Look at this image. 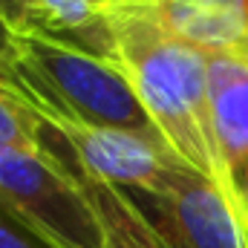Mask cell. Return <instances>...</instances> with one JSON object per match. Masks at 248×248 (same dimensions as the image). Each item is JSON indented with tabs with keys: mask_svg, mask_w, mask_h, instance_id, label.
Listing matches in <instances>:
<instances>
[{
	"mask_svg": "<svg viewBox=\"0 0 248 248\" xmlns=\"http://www.w3.org/2000/svg\"><path fill=\"white\" fill-rule=\"evenodd\" d=\"M116 32V66L130 78L144 110L162 130L173 153L225 190L248 219L231 185L211 119L208 52L170 38L153 20L130 12L110 15Z\"/></svg>",
	"mask_w": 248,
	"mask_h": 248,
	"instance_id": "obj_1",
	"label": "cell"
},
{
	"mask_svg": "<svg viewBox=\"0 0 248 248\" xmlns=\"http://www.w3.org/2000/svg\"><path fill=\"white\" fill-rule=\"evenodd\" d=\"M17 44L20 98L44 122L119 130L173 153L162 130L144 110L130 78L116 63L35 32H20Z\"/></svg>",
	"mask_w": 248,
	"mask_h": 248,
	"instance_id": "obj_2",
	"label": "cell"
},
{
	"mask_svg": "<svg viewBox=\"0 0 248 248\" xmlns=\"http://www.w3.org/2000/svg\"><path fill=\"white\" fill-rule=\"evenodd\" d=\"M0 205L52 248H113L84 185L49 150L0 147Z\"/></svg>",
	"mask_w": 248,
	"mask_h": 248,
	"instance_id": "obj_3",
	"label": "cell"
},
{
	"mask_svg": "<svg viewBox=\"0 0 248 248\" xmlns=\"http://www.w3.org/2000/svg\"><path fill=\"white\" fill-rule=\"evenodd\" d=\"M168 248H248V219L225 190L179 162L162 190H124Z\"/></svg>",
	"mask_w": 248,
	"mask_h": 248,
	"instance_id": "obj_4",
	"label": "cell"
},
{
	"mask_svg": "<svg viewBox=\"0 0 248 248\" xmlns=\"http://www.w3.org/2000/svg\"><path fill=\"white\" fill-rule=\"evenodd\" d=\"M46 127L63 144V150L46 144V150L61 165L75 168L119 190L156 193L165 187L168 173L182 162L176 153L119 130H95L66 122H46Z\"/></svg>",
	"mask_w": 248,
	"mask_h": 248,
	"instance_id": "obj_5",
	"label": "cell"
},
{
	"mask_svg": "<svg viewBox=\"0 0 248 248\" xmlns=\"http://www.w3.org/2000/svg\"><path fill=\"white\" fill-rule=\"evenodd\" d=\"M113 12L141 15L170 38L208 55H234L248 61L246 0H110L107 15Z\"/></svg>",
	"mask_w": 248,
	"mask_h": 248,
	"instance_id": "obj_6",
	"label": "cell"
},
{
	"mask_svg": "<svg viewBox=\"0 0 248 248\" xmlns=\"http://www.w3.org/2000/svg\"><path fill=\"white\" fill-rule=\"evenodd\" d=\"M208 87L219 156L248 214V61L234 55H208Z\"/></svg>",
	"mask_w": 248,
	"mask_h": 248,
	"instance_id": "obj_7",
	"label": "cell"
},
{
	"mask_svg": "<svg viewBox=\"0 0 248 248\" xmlns=\"http://www.w3.org/2000/svg\"><path fill=\"white\" fill-rule=\"evenodd\" d=\"M29 32L116 63V32L104 0H35Z\"/></svg>",
	"mask_w": 248,
	"mask_h": 248,
	"instance_id": "obj_8",
	"label": "cell"
},
{
	"mask_svg": "<svg viewBox=\"0 0 248 248\" xmlns=\"http://www.w3.org/2000/svg\"><path fill=\"white\" fill-rule=\"evenodd\" d=\"M66 170H72L78 176V182L84 185L90 202L95 205V211H98V217L110 234L113 248H168L124 190L107 185V182H98V179L75 170V168H66Z\"/></svg>",
	"mask_w": 248,
	"mask_h": 248,
	"instance_id": "obj_9",
	"label": "cell"
},
{
	"mask_svg": "<svg viewBox=\"0 0 248 248\" xmlns=\"http://www.w3.org/2000/svg\"><path fill=\"white\" fill-rule=\"evenodd\" d=\"M0 147L15 150H46L44 119L15 93L0 87Z\"/></svg>",
	"mask_w": 248,
	"mask_h": 248,
	"instance_id": "obj_10",
	"label": "cell"
},
{
	"mask_svg": "<svg viewBox=\"0 0 248 248\" xmlns=\"http://www.w3.org/2000/svg\"><path fill=\"white\" fill-rule=\"evenodd\" d=\"M17 29L0 12V87L20 98V44Z\"/></svg>",
	"mask_w": 248,
	"mask_h": 248,
	"instance_id": "obj_11",
	"label": "cell"
},
{
	"mask_svg": "<svg viewBox=\"0 0 248 248\" xmlns=\"http://www.w3.org/2000/svg\"><path fill=\"white\" fill-rule=\"evenodd\" d=\"M0 248H52L0 208Z\"/></svg>",
	"mask_w": 248,
	"mask_h": 248,
	"instance_id": "obj_12",
	"label": "cell"
},
{
	"mask_svg": "<svg viewBox=\"0 0 248 248\" xmlns=\"http://www.w3.org/2000/svg\"><path fill=\"white\" fill-rule=\"evenodd\" d=\"M0 12L17 32H29L35 20V0H0Z\"/></svg>",
	"mask_w": 248,
	"mask_h": 248,
	"instance_id": "obj_13",
	"label": "cell"
},
{
	"mask_svg": "<svg viewBox=\"0 0 248 248\" xmlns=\"http://www.w3.org/2000/svg\"><path fill=\"white\" fill-rule=\"evenodd\" d=\"M246 205H248V193H246Z\"/></svg>",
	"mask_w": 248,
	"mask_h": 248,
	"instance_id": "obj_14",
	"label": "cell"
},
{
	"mask_svg": "<svg viewBox=\"0 0 248 248\" xmlns=\"http://www.w3.org/2000/svg\"><path fill=\"white\" fill-rule=\"evenodd\" d=\"M107 3H110V0H104V6H107Z\"/></svg>",
	"mask_w": 248,
	"mask_h": 248,
	"instance_id": "obj_15",
	"label": "cell"
},
{
	"mask_svg": "<svg viewBox=\"0 0 248 248\" xmlns=\"http://www.w3.org/2000/svg\"><path fill=\"white\" fill-rule=\"evenodd\" d=\"M0 208H3V205H0Z\"/></svg>",
	"mask_w": 248,
	"mask_h": 248,
	"instance_id": "obj_16",
	"label": "cell"
},
{
	"mask_svg": "<svg viewBox=\"0 0 248 248\" xmlns=\"http://www.w3.org/2000/svg\"><path fill=\"white\" fill-rule=\"evenodd\" d=\"M246 3H248V0H246Z\"/></svg>",
	"mask_w": 248,
	"mask_h": 248,
	"instance_id": "obj_17",
	"label": "cell"
}]
</instances>
